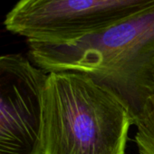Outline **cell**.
Segmentation results:
<instances>
[{"mask_svg": "<svg viewBox=\"0 0 154 154\" xmlns=\"http://www.w3.org/2000/svg\"><path fill=\"white\" fill-rule=\"evenodd\" d=\"M28 45L45 72H81L111 91L132 125L148 113L154 97V8L73 40Z\"/></svg>", "mask_w": 154, "mask_h": 154, "instance_id": "1", "label": "cell"}, {"mask_svg": "<svg viewBox=\"0 0 154 154\" xmlns=\"http://www.w3.org/2000/svg\"><path fill=\"white\" fill-rule=\"evenodd\" d=\"M131 125L125 105L90 76L77 72L47 73L44 154H124Z\"/></svg>", "mask_w": 154, "mask_h": 154, "instance_id": "2", "label": "cell"}, {"mask_svg": "<svg viewBox=\"0 0 154 154\" xmlns=\"http://www.w3.org/2000/svg\"><path fill=\"white\" fill-rule=\"evenodd\" d=\"M154 8V0H19L6 28L28 41L61 43L108 27Z\"/></svg>", "mask_w": 154, "mask_h": 154, "instance_id": "3", "label": "cell"}, {"mask_svg": "<svg viewBox=\"0 0 154 154\" xmlns=\"http://www.w3.org/2000/svg\"><path fill=\"white\" fill-rule=\"evenodd\" d=\"M46 73L21 54L0 55V154H44Z\"/></svg>", "mask_w": 154, "mask_h": 154, "instance_id": "4", "label": "cell"}, {"mask_svg": "<svg viewBox=\"0 0 154 154\" xmlns=\"http://www.w3.org/2000/svg\"><path fill=\"white\" fill-rule=\"evenodd\" d=\"M135 142L140 154H154V97L143 120L136 125Z\"/></svg>", "mask_w": 154, "mask_h": 154, "instance_id": "5", "label": "cell"}]
</instances>
